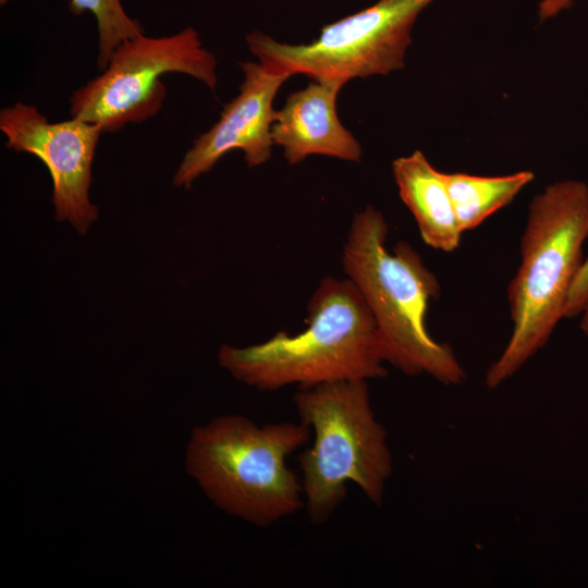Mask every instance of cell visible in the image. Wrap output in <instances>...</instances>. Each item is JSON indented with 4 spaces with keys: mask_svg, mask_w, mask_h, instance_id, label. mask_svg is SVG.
I'll return each mask as SVG.
<instances>
[{
    "mask_svg": "<svg viewBox=\"0 0 588 588\" xmlns=\"http://www.w3.org/2000/svg\"><path fill=\"white\" fill-rule=\"evenodd\" d=\"M306 324L296 334L281 330L255 345L223 344L219 364L237 381L260 391L388 375L377 324L350 279L321 280L307 304Z\"/></svg>",
    "mask_w": 588,
    "mask_h": 588,
    "instance_id": "cell-1",
    "label": "cell"
},
{
    "mask_svg": "<svg viewBox=\"0 0 588 588\" xmlns=\"http://www.w3.org/2000/svg\"><path fill=\"white\" fill-rule=\"evenodd\" d=\"M388 233L383 215L367 206L354 216L342 255L347 279L375 319L384 360L407 376L426 373L448 385L461 384L466 373L452 347L436 341L426 326L439 282L407 242L390 252Z\"/></svg>",
    "mask_w": 588,
    "mask_h": 588,
    "instance_id": "cell-2",
    "label": "cell"
},
{
    "mask_svg": "<svg viewBox=\"0 0 588 588\" xmlns=\"http://www.w3.org/2000/svg\"><path fill=\"white\" fill-rule=\"evenodd\" d=\"M587 236V183L558 181L534 197L520 237V262L507 287L512 335L487 370L488 388L494 389L514 376L565 318Z\"/></svg>",
    "mask_w": 588,
    "mask_h": 588,
    "instance_id": "cell-3",
    "label": "cell"
},
{
    "mask_svg": "<svg viewBox=\"0 0 588 588\" xmlns=\"http://www.w3.org/2000/svg\"><path fill=\"white\" fill-rule=\"evenodd\" d=\"M310 430L303 420L257 425L241 415L215 417L193 428L186 473L216 506L267 527L305 506L302 481L286 460Z\"/></svg>",
    "mask_w": 588,
    "mask_h": 588,
    "instance_id": "cell-4",
    "label": "cell"
},
{
    "mask_svg": "<svg viewBox=\"0 0 588 588\" xmlns=\"http://www.w3.org/2000/svg\"><path fill=\"white\" fill-rule=\"evenodd\" d=\"M293 401L314 432L313 445L298 456L309 520L326 523L346 498L347 482L380 506L393 469L392 454L372 411L367 380L299 388Z\"/></svg>",
    "mask_w": 588,
    "mask_h": 588,
    "instance_id": "cell-5",
    "label": "cell"
},
{
    "mask_svg": "<svg viewBox=\"0 0 588 588\" xmlns=\"http://www.w3.org/2000/svg\"><path fill=\"white\" fill-rule=\"evenodd\" d=\"M432 0H380L353 15L323 26L307 45H289L254 32L249 50L268 71L313 81H338L387 75L404 66L411 28Z\"/></svg>",
    "mask_w": 588,
    "mask_h": 588,
    "instance_id": "cell-6",
    "label": "cell"
},
{
    "mask_svg": "<svg viewBox=\"0 0 588 588\" xmlns=\"http://www.w3.org/2000/svg\"><path fill=\"white\" fill-rule=\"evenodd\" d=\"M216 68L215 56L192 27L162 37L143 34L121 44L101 74L73 93L70 113L97 124L103 133L117 132L160 111L166 98L163 75L186 74L215 89Z\"/></svg>",
    "mask_w": 588,
    "mask_h": 588,
    "instance_id": "cell-7",
    "label": "cell"
},
{
    "mask_svg": "<svg viewBox=\"0 0 588 588\" xmlns=\"http://www.w3.org/2000/svg\"><path fill=\"white\" fill-rule=\"evenodd\" d=\"M0 130L8 148L33 155L47 167L56 219L85 234L99 217L89 188L101 127L74 117L50 122L35 106L19 101L1 109Z\"/></svg>",
    "mask_w": 588,
    "mask_h": 588,
    "instance_id": "cell-8",
    "label": "cell"
},
{
    "mask_svg": "<svg viewBox=\"0 0 588 588\" xmlns=\"http://www.w3.org/2000/svg\"><path fill=\"white\" fill-rule=\"evenodd\" d=\"M240 65L244 81L238 95L224 106L212 127L194 140L173 176L174 186L189 188L233 149L244 152L248 167L269 160L273 145L271 126L277 115L272 101L290 76L270 72L260 63Z\"/></svg>",
    "mask_w": 588,
    "mask_h": 588,
    "instance_id": "cell-9",
    "label": "cell"
},
{
    "mask_svg": "<svg viewBox=\"0 0 588 588\" xmlns=\"http://www.w3.org/2000/svg\"><path fill=\"white\" fill-rule=\"evenodd\" d=\"M344 84L314 81L292 93L271 126L273 144L281 146L290 164L309 155H323L358 162L362 148L339 120L336 97Z\"/></svg>",
    "mask_w": 588,
    "mask_h": 588,
    "instance_id": "cell-10",
    "label": "cell"
},
{
    "mask_svg": "<svg viewBox=\"0 0 588 588\" xmlns=\"http://www.w3.org/2000/svg\"><path fill=\"white\" fill-rule=\"evenodd\" d=\"M400 197L415 218L422 241L430 247L451 253L462 234L444 181L425 155L416 150L392 162Z\"/></svg>",
    "mask_w": 588,
    "mask_h": 588,
    "instance_id": "cell-11",
    "label": "cell"
},
{
    "mask_svg": "<svg viewBox=\"0 0 588 588\" xmlns=\"http://www.w3.org/2000/svg\"><path fill=\"white\" fill-rule=\"evenodd\" d=\"M458 226L464 233L509 205L534 179L531 171L498 176L443 173Z\"/></svg>",
    "mask_w": 588,
    "mask_h": 588,
    "instance_id": "cell-12",
    "label": "cell"
},
{
    "mask_svg": "<svg viewBox=\"0 0 588 588\" xmlns=\"http://www.w3.org/2000/svg\"><path fill=\"white\" fill-rule=\"evenodd\" d=\"M72 14L90 12L97 23L98 56L97 66L103 71L115 49L124 41L144 34L138 20L131 17L121 0H70Z\"/></svg>",
    "mask_w": 588,
    "mask_h": 588,
    "instance_id": "cell-13",
    "label": "cell"
},
{
    "mask_svg": "<svg viewBox=\"0 0 588 588\" xmlns=\"http://www.w3.org/2000/svg\"><path fill=\"white\" fill-rule=\"evenodd\" d=\"M588 303V258L584 259L568 293L565 318L577 317Z\"/></svg>",
    "mask_w": 588,
    "mask_h": 588,
    "instance_id": "cell-14",
    "label": "cell"
},
{
    "mask_svg": "<svg viewBox=\"0 0 588 588\" xmlns=\"http://www.w3.org/2000/svg\"><path fill=\"white\" fill-rule=\"evenodd\" d=\"M573 3V0H542L539 3V17L543 22L550 17L558 15L565 9H568Z\"/></svg>",
    "mask_w": 588,
    "mask_h": 588,
    "instance_id": "cell-15",
    "label": "cell"
},
{
    "mask_svg": "<svg viewBox=\"0 0 588 588\" xmlns=\"http://www.w3.org/2000/svg\"><path fill=\"white\" fill-rule=\"evenodd\" d=\"M580 315H581V319L579 323L580 329L586 335H588V303L586 304Z\"/></svg>",
    "mask_w": 588,
    "mask_h": 588,
    "instance_id": "cell-16",
    "label": "cell"
},
{
    "mask_svg": "<svg viewBox=\"0 0 588 588\" xmlns=\"http://www.w3.org/2000/svg\"><path fill=\"white\" fill-rule=\"evenodd\" d=\"M10 1H12V0H0V4H1V5H5V4H7L8 2H10Z\"/></svg>",
    "mask_w": 588,
    "mask_h": 588,
    "instance_id": "cell-17",
    "label": "cell"
}]
</instances>
